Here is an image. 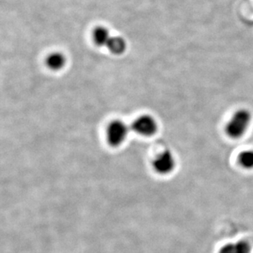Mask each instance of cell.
Segmentation results:
<instances>
[{"mask_svg":"<svg viewBox=\"0 0 253 253\" xmlns=\"http://www.w3.org/2000/svg\"><path fill=\"white\" fill-rule=\"evenodd\" d=\"M239 163L244 169H253V150L242 152L239 156Z\"/></svg>","mask_w":253,"mask_h":253,"instance_id":"9c48e42d","label":"cell"},{"mask_svg":"<svg viewBox=\"0 0 253 253\" xmlns=\"http://www.w3.org/2000/svg\"><path fill=\"white\" fill-rule=\"evenodd\" d=\"M153 168L159 174L165 175L171 173L175 168V159L174 155L169 151H164L154 159L153 162Z\"/></svg>","mask_w":253,"mask_h":253,"instance_id":"3957f363","label":"cell"},{"mask_svg":"<svg viewBox=\"0 0 253 253\" xmlns=\"http://www.w3.org/2000/svg\"><path fill=\"white\" fill-rule=\"evenodd\" d=\"M251 247L245 241L238 242L236 244H226L222 247L219 253H250Z\"/></svg>","mask_w":253,"mask_h":253,"instance_id":"5b68a950","label":"cell"},{"mask_svg":"<svg viewBox=\"0 0 253 253\" xmlns=\"http://www.w3.org/2000/svg\"><path fill=\"white\" fill-rule=\"evenodd\" d=\"M108 49L110 50L111 53L114 54H122L124 53L126 48V43L124 39L119 36H112L110 41L108 42Z\"/></svg>","mask_w":253,"mask_h":253,"instance_id":"8992f818","label":"cell"},{"mask_svg":"<svg viewBox=\"0 0 253 253\" xmlns=\"http://www.w3.org/2000/svg\"><path fill=\"white\" fill-rule=\"evenodd\" d=\"M132 128L137 134L143 136H152L158 129L155 120L150 116H142L137 118L132 125Z\"/></svg>","mask_w":253,"mask_h":253,"instance_id":"277c9868","label":"cell"},{"mask_svg":"<svg viewBox=\"0 0 253 253\" xmlns=\"http://www.w3.org/2000/svg\"><path fill=\"white\" fill-rule=\"evenodd\" d=\"M252 121L251 113L246 109H240L234 113L227 123L225 132L231 139H239L244 136L249 129Z\"/></svg>","mask_w":253,"mask_h":253,"instance_id":"6da1fadb","label":"cell"},{"mask_svg":"<svg viewBox=\"0 0 253 253\" xmlns=\"http://www.w3.org/2000/svg\"><path fill=\"white\" fill-rule=\"evenodd\" d=\"M66 64V57L61 53H52L47 58V65L50 69L57 71L62 69Z\"/></svg>","mask_w":253,"mask_h":253,"instance_id":"52a82bcc","label":"cell"},{"mask_svg":"<svg viewBox=\"0 0 253 253\" xmlns=\"http://www.w3.org/2000/svg\"><path fill=\"white\" fill-rule=\"evenodd\" d=\"M128 132L129 129L124 122L122 121H114L109 125L107 130L108 143L113 147L121 145L126 139Z\"/></svg>","mask_w":253,"mask_h":253,"instance_id":"7a4b0ae2","label":"cell"},{"mask_svg":"<svg viewBox=\"0 0 253 253\" xmlns=\"http://www.w3.org/2000/svg\"><path fill=\"white\" fill-rule=\"evenodd\" d=\"M112 36L109 34L108 29L104 27H98L93 32V40L99 46H107Z\"/></svg>","mask_w":253,"mask_h":253,"instance_id":"ba28073f","label":"cell"}]
</instances>
